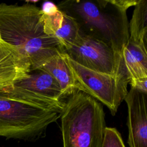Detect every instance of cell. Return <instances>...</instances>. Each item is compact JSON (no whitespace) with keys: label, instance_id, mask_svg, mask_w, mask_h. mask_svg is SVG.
Instances as JSON below:
<instances>
[{"label":"cell","instance_id":"52a82bcc","mask_svg":"<svg viewBox=\"0 0 147 147\" xmlns=\"http://www.w3.org/2000/svg\"><path fill=\"white\" fill-rule=\"evenodd\" d=\"M10 94L43 109L61 114L65 101L56 80L47 72L31 71L8 88L2 89Z\"/></svg>","mask_w":147,"mask_h":147},{"label":"cell","instance_id":"30bf717a","mask_svg":"<svg viewBox=\"0 0 147 147\" xmlns=\"http://www.w3.org/2000/svg\"><path fill=\"white\" fill-rule=\"evenodd\" d=\"M42 19L45 32L55 36L64 51L74 43L79 34L80 30L76 22L59 9L49 14L42 13Z\"/></svg>","mask_w":147,"mask_h":147},{"label":"cell","instance_id":"5b68a950","mask_svg":"<svg viewBox=\"0 0 147 147\" xmlns=\"http://www.w3.org/2000/svg\"><path fill=\"white\" fill-rule=\"evenodd\" d=\"M63 56L72 72L77 90L103 103L115 115L128 92V74L110 75L96 72L78 64L64 53Z\"/></svg>","mask_w":147,"mask_h":147},{"label":"cell","instance_id":"277c9868","mask_svg":"<svg viewBox=\"0 0 147 147\" xmlns=\"http://www.w3.org/2000/svg\"><path fill=\"white\" fill-rule=\"evenodd\" d=\"M60 114L0 90V137L27 141L40 138Z\"/></svg>","mask_w":147,"mask_h":147},{"label":"cell","instance_id":"3957f363","mask_svg":"<svg viewBox=\"0 0 147 147\" xmlns=\"http://www.w3.org/2000/svg\"><path fill=\"white\" fill-rule=\"evenodd\" d=\"M60 117L63 147H101L106 126L99 101L78 91L68 96Z\"/></svg>","mask_w":147,"mask_h":147},{"label":"cell","instance_id":"7c38bea8","mask_svg":"<svg viewBox=\"0 0 147 147\" xmlns=\"http://www.w3.org/2000/svg\"><path fill=\"white\" fill-rule=\"evenodd\" d=\"M39 69L47 72L56 80L64 98L78 91L75 79L63 53L51 57Z\"/></svg>","mask_w":147,"mask_h":147},{"label":"cell","instance_id":"ba28073f","mask_svg":"<svg viewBox=\"0 0 147 147\" xmlns=\"http://www.w3.org/2000/svg\"><path fill=\"white\" fill-rule=\"evenodd\" d=\"M147 94L131 87L124 100L127 107L130 147H147Z\"/></svg>","mask_w":147,"mask_h":147},{"label":"cell","instance_id":"6da1fadb","mask_svg":"<svg viewBox=\"0 0 147 147\" xmlns=\"http://www.w3.org/2000/svg\"><path fill=\"white\" fill-rule=\"evenodd\" d=\"M0 36L29 60L31 71L64 52L59 40L45 32L41 9L32 2L0 3Z\"/></svg>","mask_w":147,"mask_h":147},{"label":"cell","instance_id":"4fadbf2b","mask_svg":"<svg viewBox=\"0 0 147 147\" xmlns=\"http://www.w3.org/2000/svg\"><path fill=\"white\" fill-rule=\"evenodd\" d=\"M129 40L146 48L147 0H138L129 23Z\"/></svg>","mask_w":147,"mask_h":147},{"label":"cell","instance_id":"7a4b0ae2","mask_svg":"<svg viewBox=\"0 0 147 147\" xmlns=\"http://www.w3.org/2000/svg\"><path fill=\"white\" fill-rule=\"evenodd\" d=\"M57 6L76 22L82 33L102 41L122 55L129 37V22L127 10L118 6L114 0H67Z\"/></svg>","mask_w":147,"mask_h":147},{"label":"cell","instance_id":"8fae6325","mask_svg":"<svg viewBox=\"0 0 147 147\" xmlns=\"http://www.w3.org/2000/svg\"><path fill=\"white\" fill-rule=\"evenodd\" d=\"M125 68L133 84L137 80L147 79V49L128 40L122 51Z\"/></svg>","mask_w":147,"mask_h":147},{"label":"cell","instance_id":"5bb4252c","mask_svg":"<svg viewBox=\"0 0 147 147\" xmlns=\"http://www.w3.org/2000/svg\"><path fill=\"white\" fill-rule=\"evenodd\" d=\"M101 147H126L120 133L115 127H106Z\"/></svg>","mask_w":147,"mask_h":147},{"label":"cell","instance_id":"8992f818","mask_svg":"<svg viewBox=\"0 0 147 147\" xmlns=\"http://www.w3.org/2000/svg\"><path fill=\"white\" fill-rule=\"evenodd\" d=\"M63 53L78 64L96 72L110 75L127 73L122 55L80 31L74 43Z\"/></svg>","mask_w":147,"mask_h":147},{"label":"cell","instance_id":"9c48e42d","mask_svg":"<svg viewBox=\"0 0 147 147\" xmlns=\"http://www.w3.org/2000/svg\"><path fill=\"white\" fill-rule=\"evenodd\" d=\"M30 72L29 60L0 36V90L12 86Z\"/></svg>","mask_w":147,"mask_h":147}]
</instances>
